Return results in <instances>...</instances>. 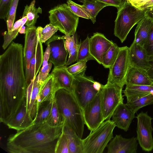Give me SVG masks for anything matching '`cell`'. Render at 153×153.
<instances>
[{
	"label": "cell",
	"instance_id": "cell-40",
	"mask_svg": "<svg viewBox=\"0 0 153 153\" xmlns=\"http://www.w3.org/2000/svg\"><path fill=\"white\" fill-rule=\"evenodd\" d=\"M13 0H0V18H7L10 6Z\"/></svg>",
	"mask_w": 153,
	"mask_h": 153
},
{
	"label": "cell",
	"instance_id": "cell-10",
	"mask_svg": "<svg viewBox=\"0 0 153 153\" xmlns=\"http://www.w3.org/2000/svg\"><path fill=\"white\" fill-rule=\"evenodd\" d=\"M137 120V139L142 149L149 152L153 149V128L152 125L153 119L147 112L141 111L136 117Z\"/></svg>",
	"mask_w": 153,
	"mask_h": 153
},
{
	"label": "cell",
	"instance_id": "cell-2",
	"mask_svg": "<svg viewBox=\"0 0 153 153\" xmlns=\"http://www.w3.org/2000/svg\"><path fill=\"white\" fill-rule=\"evenodd\" d=\"M63 126L52 127L46 121L34 124L10 135L7 140V149L13 153H55Z\"/></svg>",
	"mask_w": 153,
	"mask_h": 153
},
{
	"label": "cell",
	"instance_id": "cell-34",
	"mask_svg": "<svg viewBox=\"0 0 153 153\" xmlns=\"http://www.w3.org/2000/svg\"><path fill=\"white\" fill-rule=\"evenodd\" d=\"M19 0H13L10 7L6 18L8 32L11 31L16 17V9Z\"/></svg>",
	"mask_w": 153,
	"mask_h": 153
},
{
	"label": "cell",
	"instance_id": "cell-47",
	"mask_svg": "<svg viewBox=\"0 0 153 153\" xmlns=\"http://www.w3.org/2000/svg\"><path fill=\"white\" fill-rule=\"evenodd\" d=\"M132 6L139 9L148 0H127Z\"/></svg>",
	"mask_w": 153,
	"mask_h": 153
},
{
	"label": "cell",
	"instance_id": "cell-32",
	"mask_svg": "<svg viewBox=\"0 0 153 153\" xmlns=\"http://www.w3.org/2000/svg\"><path fill=\"white\" fill-rule=\"evenodd\" d=\"M89 38L88 36L85 40L79 44L77 62L94 60L90 52Z\"/></svg>",
	"mask_w": 153,
	"mask_h": 153
},
{
	"label": "cell",
	"instance_id": "cell-29",
	"mask_svg": "<svg viewBox=\"0 0 153 153\" xmlns=\"http://www.w3.org/2000/svg\"><path fill=\"white\" fill-rule=\"evenodd\" d=\"M123 91L126 97L142 95L153 92V84L150 85H140L126 84Z\"/></svg>",
	"mask_w": 153,
	"mask_h": 153
},
{
	"label": "cell",
	"instance_id": "cell-14",
	"mask_svg": "<svg viewBox=\"0 0 153 153\" xmlns=\"http://www.w3.org/2000/svg\"><path fill=\"white\" fill-rule=\"evenodd\" d=\"M137 145L136 137L126 138L116 135L107 145V153H136Z\"/></svg>",
	"mask_w": 153,
	"mask_h": 153
},
{
	"label": "cell",
	"instance_id": "cell-38",
	"mask_svg": "<svg viewBox=\"0 0 153 153\" xmlns=\"http://www.w3.org/2000/svg\"><path fill=\"white\" fill-rule=\"evenodd\" d=\"M58 30V28L50 23L46 25L43 28L40 40L42 43H45Z\"/></svg>",
	"mask_w": 153,
	"mask_h": 153
},
{
	"label": "cell",
	"instance_id": "cell-39",
	"mask_svg": "<svg viewBox=\"0 0 153 153\" xmlns=\"http://www.w3.org/2000/svg\"><path fill=\"white\" fill-rule=\"evenodd\" d=\"M72 35L74 38V44L69 54V57L66 64L67 66L77 61V59L79 43L78 42L77 35L76 33H74Z\"/></svg>",
	"mask_w": 153,
	"mask_h": 153
},
{
	"label": "cell",
	"instance_id": "cell-49",
	"mask_svg": "<svg viewBox=\"0 0 153 153\" xmlns=\"http://www.w3.org/2000/svg\"><path fill=\"white\" fill-rule=\"evenodd\" d=\"M146 16L153 21V8L146 10Z\"/></svg>",
	"mask_w": 153,
	"mask_h": 153
},
{
	"label": "cell",
	"instance_id": "cell-1",
	"mask_svg": "<svg viewBox=\"0 0 153 153\" xmlns=\"http://www.w3.org/2000/svg\"><path fill=\"white\" fill-rule=\"evenodd\" d=\"M23 47L13 42L0 56V120L6 124L25 99L27 85Z\"/></svg>",
	"mask_w": 153,
	"mask_h": 153
},
{
	"label": "cell",
	"instance_id": "cell-33",
	"mask_svg": "<svg viewBox=\"0 0 153 153\" xmlns=\"http://www.w3.org/2000/svg\"><path fill=\"white\" fill-rule=\"evenodd\" d=\"M53 100L47 102L45 105L39 108L34 121V124L41 123L46 121L51 109Z\"/></svg>",
	"mask_w": 153,
	"mask_h": 153
},
{
	"label": "cell",
	"instance_id": "cell-6",
	"mask_svg": "<svg viewBox=\"0 0 153 153\" xmlns=\"http://www.w3.org/2000/svg\"><path fill=\"white\" fill-rule=\"evenodd\" d=\"M50 23L56 27L65 35L71 36L76 33L79 17L65 3L58 5L48 12Z\"/></svg>",
	"mask_w": 153,
	"mask_h": 153
},
{
	"label": "cell",
	"instance_id": "cell-13",
	"mask_svg": "<svg viewBox=\"0 0 153 153\" xmlns=\"http://www.w3.org/2000/svg\"><path fill=\"white\" fill-rule=\"evenodd\" d=\"M113 42L102 33H94L89 38L90 52L94 59L99 64H102L103 54Z\"/></svg>",
	"mask_w": 153,
	"mask_h": 153
},
{
	"label": "cell",
	"instance_id": "cell-15",
	"mask_svg": "<svg viewBox=\"0 0 153 153\" xmlns=\"http://www.w3.org/2000/svg\"><path fill=\"white\" fill-rule=\"evenodd\" d=\"M43 28L40 26L36 29L37 40L36 47L31 60L29 69L26 77L27 86L35 78L43 62V52L42 43L40 40Z\"/></svg>",
	"mask_w": 153,
	"mask_h": 153
},
{
	"label": "cell",
	"instance_id": "cell-24",
	"mask_svg": "<svg viewBox=\"0 0 153 153\" xmlns=\"http://www.w3.org/2000/svg\"><path fill=\"white\" fill-rule=\"evenodd\" d=\"M53 75L49 74L47 78L41 85L39 94L40 107L45 102H49L54 98L56 90ZM40 108V107H39Z\"/></svg>",
	"mask_w": 153,
	"mask_h": 153
},
{
	"label": "cell",
	"instance_id": "cell-44",
	"mask_svg": "<svg viewBox=\"0 0 153 153\" xmlns=\"http://www.w3.org/2000/svg\"><path fill=\"white\" fill-rule=\"evenodd\" d=\"M99 2L106 4L109 6H113L119 9L124 3L126 0H96Z\"/></svg>",
	"mask_w": 153,
	"mask_h": 153
},
{
	"label": "cell",
	"instance_id": "cell-35",
	"mask_svg": "<svg viewBox=\"0 0 153 153\" xmlns=\"http://www.w3.org/2000/svg\"><path fill=\"white\" fill-rule=\"evenodd\" d=\"M67 3L73 12L76 15L79 17L90 19V16L82 5L77 4L71 0H68Z\"/></svg>",
	"mask_w": 153,
	"mask_h": 153
},
{
	"label": "cell",
	"instance_id": "cell-51",
	"mask_svg": "<svg viewBox=\"0 0 153 153\" xmlns=\"http://www.w3.org/2000/svg\"><path fill=\"white\" fill-rule=\"evenodd\" d=\"M78 1L82 3H83L84 2V0H77Z\"/></svg>",
	"mask_w": 153,
	"mask_h": 153
},
{
	"label": "cell",
	"instance_id": "cell-37",
	"mask_svg": "<svg viewBox=\"0 0 153 153\" xmlns=\"http://www.w3.org/2000/svg\"><path fill=\"white\" fill-rule=\"evenodd\" d=\"M86 60H82L67 67L68 71L73 76L85 74L86 69Z\"/></svg>",
	"mask_w": 153,
	"mask_h": 153
},
{
	"label": "cell",
	"instance_id": "cell-26",
	"mask_svg": "<svg viewBox=\"0 0 153 153\" xmlns=\"http://www.w3.org/2000/svg\"><path fill=\"white\" fill-rule=\"evenodd\" d=\"M128 107L136 113L140 108L153 104V92L134 97H126Z\"/></svg>",
	"mask_w": 153,
	"mask_h": 153
},
{
	"label": "cell",
	"instance_id": "cell-7",
	"mask_svg": "<svg viewBox=\"0 0 153 153\" xmlns=\"http://www.w3.org/2000/svg\"><path fill=\"white\" fill-rule=\"evenodd\" d=\"M123 88L108 78L101 90V99L104 121L110 119L115 108L123 102Z\"/></svg>",
	"mask_w": 153,
	"mask_h": 153
},
{
	"label": "cell",
	"instance_id": "cell-5",
	"mask_svg": "<svg viewBox=\"0 0 153 153\" xmlns=\"http://www.w3.org/2000/svg\"><path fill=\"white\" fill-rule=\"evenodd\" d=\"M116 126L110 119L105 121L98 128L91 131L82 139L83 153H102L109 142L114 137L113 131Z\"/></svg>",
	"mask_w": 153,
	"mask_h": 153
},
{
	"label": "cell",
	"instance_id": "cell-4",
	"mask_svg": "<svg viewBox=\"0 0 153 153\" xmlns=\"http://www.w3.org/2000/svg\"><path fill=\"white\" fill-rule=\"evenodd\" d=\"M146 16L145 10H139L126 0L117 10L114 35L123 43L132 27Z\"/></svg>",
	"mask_w": 153,
	"mask_h": 153
},
{
	"label": "cell",
	"instance_id": "cell-43",
	"mask_svg": "<svg viewBox=\"0 0 153 153\" xmlns=\"http://www.w3.org/2000/svg\"><path fill=\"white\" fill-rule=\"evenodd\" d=\"M65 46L69 54L71 52L74 44V39L73 35L71 36L68 35H65Z\"/></svg>",
	"mask_w": 153,
	"mask_h": 153
},
{
	"label": "cell",
	"instance_id": "cell-27",
	"mask_svg": "<svg viewBox=\"0 0 153 153\" xmlns=\"http://www.w3.org/2000/svg\"><path fill=\"white\" fill-rule=\"evenodd\" d=\"M36 0H33L29 5L25 6L22 16H26L27 21L25 25L27 27L34 26L39 16L38 13H42V10L40 7L36 8L35 6Z\"/></svg>",
	"mask_w": 153,
	"mask_h": 153
},
{
	"label": "cell",
	"instance_id": "cell-3",
	"mask_svg": "<svg viewBox=\"0 0 153 153\" xmlns=\"http://www.w3.org/2000/svg\"><path fill=\"white\" fill-rule=\"evenodd\" d=\"M54 98L63 117L64 125L82 138L85 124L83 111L73 93L59 88L55 92Z\"/></svg>",
	"mask_w": 153,
	"mask_h": 153
},
{
	"label": "cell",
	"instance_id": "cell-18",
	"mask_svg": "<svg viewBox=\"0 0 153 153\" xmlns=\"http://www.w3.org/2000/svg\"><path fill=\"white\" fill-rule=\"evenodd\" d=\"M37 28L34 26L26 28L25 42L23 50L24 66L26 77L29 69L30 62L37 40Z\"/></svg>",
	"mask_w": 153,
	"mask_h": 153
},
{
	"label": "cell",
	"instance_id": "cell-12",
	"mask_svg": "<svg viewBox=\"0 0 153 153\" xmlns=\"http://www.w3.org/2000/svg\"><path fill=\"white\" fill-rule=\"evenodd\" d=\"M65 35H53L46 42L50 48L49 62L53 64L54 68L66 66L67 59L69 54L65 46Z\"/></svg>",
	"mask_w": 153,
	"mask_h": 153
},
{
	"label": "cell",
	"instance_id": "cell-28",
	"mask_svg": "<svg viewBox=\"0 0 153 153\" xmlns=\"http://www.w3.org/2000/svg\"><path fill=\"white\" fill-rule=\"evenodd\" d=\"M82 5L90 16L93 24L95 22L96 17L99 12L105 7L109 6L96 0H84Z\"/></svg>",
	"mask_w": 153,
	"mask_h": 153
},
{
	"label": "cell",
	"instance_id": "cell-42",
	"mask_svg": "<svg viewBox=\"0 0 153 153\" xmlns=\"http://www.w3.org/2000/svg\"><path fill=\"white\" fill-rule=\"evenodd\" d=\"M143 48L146 50L149 57L153 56V28Z\"/></svg>",
	"mask_w": 153,
	"mask_h": 153
},
{
	"label": "cell",
	"instance_id": "cell-46",
	"mask_svg": "<svg viewBox=\"0 0 153 153\" xmlns=\"http://www.w3.org/2000/svg\"><path fill=\"white\" fill-rule=\"evenodd\" d=\"M149 62L150 67L146 71L148 76L153 83V56L149 57Z\"/></svg>",
	"mask_w": 153,
	"mask_h": 153
},
{
	"label": "cell",
	"instance_id": "cell-41",
	"mask_svg": "<svg viewBox=\"0 0 153 153\" xmlns=\"http://www.w3.org/2000/svg\"><path fill=\"white\" fill-rule=\"evenodd\" d=\"M52 63L49 62L48 64L44 67H42L38 75V80L42 85L47 78L51 71Z\"/></svg>",
	"mask_w": 153,
	"mask_h": 153
},
{
	"label": "cell",
	"instance_id": "cell-36",
	"mask_svg": "<svg viewBox=\"0 0 153 153\" xmlns=\"http://www.w3.org/2000/svg\"><path fill=\"white\" fill-rule=\"evenodd\" d=\"M55 153H69L67 138L63 131L57 141Z\"/></svg>",
	"mask_w": 153,
	"mask_h": 153
},
{
	"label": "cell",
	"instance_id": "cell-19",
	"mask_svg": "<svg viewBox=\"0 0 153 153\" xmlns=\"http://www.w3.org/2000/svg\"><path fill=\"white\" fill-rule=\"evenodd\" d=\"M129 55L130 66L146 72L149 69V57L146 50L136 45L134 40L129 48Z\"/></svg>",
	"mask_w": 153,
	"mask_h": 153
},
{
	"label": "cell",
	"instance_id": "cell-21",
	"mask_svg": "<svg viewBox=\"0 0 153 153\" xmlns=\"http://www.w3.org/2000/svg\"><path fill=\"white\" fill-rule=\"evenodd\" d=\"M67 67L54 68L51 74L53 76L56 90L63 88L72 93L74 77L68 71Z\"/></svg>",
	"mask_w": 153,
	"mask_h": 153
},
{
	"label": "cell",
	"instance_id": "cell-45",
	"mask_svg": "<svg viewBox=\"0 0 153 153\" xmlns=\"http://www.w3.org/2000/svg\"><path fill=\"white\" fill-rule=\"evenodd\" d=\"M47 47L43 55V62L42 67L47 65L48 63V61L50 54V48L49 45H47Z\"/></svg>",
	"mask_w": 153,
	"mask_h": 153
},
{
	"label": "cell",
	"instance_id": "cell-17",
	"mask_svg": "<svg viewBox=\"0 0 153 153\" xmlns=\"http://www.w3.org/2000/svg\"><path fill=\"white\" fill-rule=\"evenodd\" d=\"M34 124V120L27 111L25 99L15 114L6 125L9 128L19 131L26 129Z\"/></svg>",
	"mask_w": 153,
	"mask_h": 153
},
{
	"label": "cell",
	"instance_id": "cell-22",
	"mask_svg": "<svg viewBox=\"0 0 153 153\" xmlns=\"http://www.w3.org/2000/svg\"><path fill=\"white\" fill-rule=\"evenodd\" d=\"M153 28V21L146 16L137 24L134 40L136 45L144 47Z\"/></svg>",
	"mask_w": 153,
	"mask_h": 153
},
{
	"label": "cell",
	"instance_id": "cell-23",
	"mask_svg": "<svg viewBox=\"0 0 153 153\" xmlns=\"http://www.w3.org/2000/svg\"><path fill=\"white\" fill-rule=\"evenodd\" d=\"M150 85L153 83L150 79L146 72L140 69L130 66L125 80V85Z\"/></svg>",
	"mask_w": 153,
	"mask_h": 153
},
{
	"label": "cell",
	"instance_id": "cell-11",
	"mask_svg": "<svg viewBox=\"0 0 153 153\" xmlns=\"http://www.w3.org/2000/svg\"><path fill=\"white\" fill-rule=\"evenodd\" d=\"M100 91L101 90L83 110L85 124L91 131L104 122Z\"/></svg>",
	"mask_w": 153,
	"mask_h": 153
},
{
	"label": "cell",
	"instance_id": "cell-48",
	"mask_svg": "<svg viewBox=\"0 0 153 153\" xmlns=\"http://www.w3.org/2000/svg\"><path fill=\"white\" fill-rule=\"evenodd\" d=\"M153 8V0H148L139 10H146Z\"/></svg>",
	"mask_w": 153,
	"mask_h": 153
},
{
	"label": "cell",
	"instance_id": "cell-30",
	"mask_svg": "<svg viewBox=\"0 0 153 153\" xmlns=\"http://www.w3.org/2000/svg\"><path fill=\"white\" fill-rule=\"evenodd\" d=\"M46 122L49 126L53 127L64 126L63 117L54 98L50 113Z\"/></svg>",
	"mask_w": 153,
	"mask_h": 153
},
{
	"label": "cell",
	"instance_id": "cell-8",
	"mask_svg": "<svg viewBox=\"0 0 153 153\" xmlns=\"http://www.w3.org/2000/svg\"><path fill=\"white\" fill-rule=\"evenodd\" d=\"M73 76L72 93L83 111L100 91L94 88L95 81L92 76H87L85 74Z\"/></svg>",
	"mask_w": 153,
	"mask_h": 153
},
{
	"label": "cell",
	"instance_id": "cell-31",
	"mask_svg": "<svg viewBox=\"0 0 153 153\" xmlns=\"http://www.w3.org/2000/svg\"><path fill=\"white\" fill-rule=\"evenodd\" d=\"M119 49L120 47L114 42L103 54L102 65L104 67L109 69L112 65L117 57Z\"/></svg>",
	"mask_w": 153,
	"mask_h": 153
},
{
	"label": "cell",
	"instance_id": "cell-50",
	"mask_svg": "<svg viewBox=\"0 0 153 153\" xmlns=\"http://www.w3.org/2000/svg\"><path fill=\"white\" fill-rule=\"evenodd\" d=\"M26 32V28L24 25L19 30V32L21 34H25Z\"/></svg>",
	"mask_w": 153,
	"mask_h": 153
},
{
	"label": "cell",
	"instance_id": "cell-9",
	"mask_svg": "<svg viewBox=\"0 0 153 153\" xmlns=\"http://www.w3.org/2000/svg\"><path fill=\"white\" fill-rule=\"evenodd\" d=\"M130 66L129 48L127 46L120 47L117 59L109 68L108 78L123 88L125 85L126 77Z\"/></svg>",
	"mask_w": 153,
	"mask_h": 153
},
{
	"label": "cell",
	"instance_id": "cell-16",
	"mask_svg": "<svg viewBox=\"0 0 153 153\" xmlns=\"http://www.w3.org/2000/svg\"><path fill=\"white\" fill-rule=\"evenodd\" d=\"M42 85L38 80V76L27 86L25 97L27 111L34 120L39 108V94Z\"/></svg>",
	"mask_w": 153,
	"mask_h": 153
},
{
	"label": "cell",
	"instance_id": "cell-25",
	"mask_svg": "<svg viewBox=\"0 0 153 153\" xmlns=\"http://www.w3.org/2000/svg\"><path fill=\"white\" fill-rule=\"evenodd\" d=\"M62 131L67 138L69 153H83L82 140L69 126L64 125Z\"/></svg>",
	"mask_w": 153,
	"mask_h": 153
},
{
	"label": "cell",
	"instance_id": "cell-20",
	"mask_svg": "<svg viewBox=\"0 0 153 153\" xmlns=\"http://www.w3.org/2000/svg\"><path fill=\"white\" fill-rule=\"evenodd\" d=\"M135 113L123 102L120 103L115 109L112 116V120L116 126L126 131L133 120L135 117Z\"/></svg>",
	"mask_w": 153,
	"mask_h": 153
}]
</instances>
